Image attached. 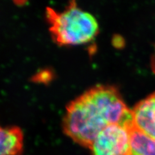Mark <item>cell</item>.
<instances>
[{
	"instance_id": "277c9868",
	"label": "cell",
	"mask_w": 155,
	"mask_h": 155,
	"mask_svg": "<svg viewBox=\"0 0 155 155\" xmlns=\"http://www.w3.org/2000/svg\"><path fill=\"white\" fill-rule=\"evenodd\" d=\"M132 114L134 127L155 140V93L136 105Z\"/></svg>"
},
{
	"instance_id": "5b68a950",
	"label": "cell",
	"mask_w": 155,
	"mask_h": 155,
	"mask_svg": "<svg viewBox=\"0 0 155 155\" xmlns=\"http://www.w3.org/2000/svg\"><path fill=\"white\" fill-rule=\"evenodd\" d=\"M23 149V134L17 127L0 126V155H21Z\"/></svg>"
},
{
	"instance_id": "3957f363",
	"label": "cell",
	"mask_w": 155,
	"mask_h": 155,
	"mask_svg": "<svg viewBox=\"0 0 155 155\" xmlns=\"http://www.w3.org/2000/svg\"><path fill=\"white\" fill-rule=\"evenodd\" d=\"M131 127L120 124L108 126L101 131L89 149L92 155H129Z\"/></svg>"
},
{
	"instance_id": "7a4b0ae2",
	"label": "cell",
	"mask_w": 155,
	"mask_h": 155,
	"mask_svg": "<svg viewBox=\"0 0 155 155\" xmlns=\"http://www.w3.org/2000/svg\"><path fill=\"white\" fill-rule=\"evenodd\" d=\"M46 18L52 40L58 46L85 45L94 40L99 33L96 19L81 9L76 0H70L60 12L47 7Z\"/></svg>"
},
{
	"instance_id": "8992f818",
	"label": "cell",
	"mask_w": 155,
	"mask_h": 155,
	"mask_svg": "<svg viewBox=\"0 0 155 155\" xmlns=\"http://www.w3.org/2000/svg\"><path fill=\"white\" fill-rule=\"evenodd\" d=\"M130 151L129 155H155V140L142 133L133 125L129 129Z\"/></svg>"
},
{
	"instance_id": "52a82bcc",
	"label": "cell",
	"mask_w": 155,
	"mask_h": 155,
	"mask_svg": "<svg viewBox=\"0 0 155 155\" xmlns=\"http://www.w3.org/2000/svg\"><path fill=\"white\" fill-rule=\"evenodd\" d=\"M151 67L153 72L155 74V52L151 59Z\"/></svg>"
},
{
	"instance_id": "6da1fadb",
	"label": "cell",
	"mask_w": 155,
	"mask_h": 155,
	"mask_svg": "<svg viewBox=\"0 0 155 155\" xmlns=\"http://www.w3.org/2000/svg\"><path fill=\"white\" fill-rule=\"evenodd\" d=\"M113 124L133 127L132 110L127 107L116 87L99 85L67 105L63 129L74 142L89 148L101 131Z\"/></svg>"
}]
</instances>
